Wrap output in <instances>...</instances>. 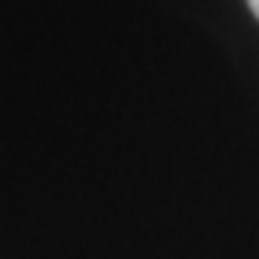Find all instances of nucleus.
Instances as JSON below:
<instances>
[{
	"label": "nucleus",
	"mask_w": 259,
	"mask_h": 259,
	"mask_svg": "<svg viewBox=\"0 0 259 259\" xmlns=\"http://www.w3.org/2000/svg\"><path fill=\"white\" fill-rule=\"evenodd\" d=\"M248 6H250V12L259 18V0H248Z\"/></svg>",
	"instance_id": "1"
}]
</instances>
